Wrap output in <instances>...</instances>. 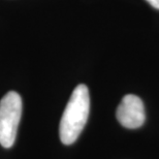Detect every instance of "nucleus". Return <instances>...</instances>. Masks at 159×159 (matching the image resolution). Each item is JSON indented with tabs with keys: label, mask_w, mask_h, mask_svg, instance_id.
<instances>
[{
	"label": "nucleus",
	"mask_w": 159,
	"mask_h": 159,
	"mask_svg": "<svg viewBox=\"0 0 159 159\" xmlns=\"http://www.w3.org/2000/svg\"><path fill=\"white\" fill-rule=\"evenodd\" d=\"M90 113V95L88 87L80 84L72 91L60 121L59 134L64 145L77 141L87 123Z\"/></svg>",
	"instance_id": "f257e3e1"
},
{
	"label": "nucleus",
	"mask_w": 159,
	"mask_h": 159,
	"mask_svg": "<svg viewBox=\"0 0 159 159\" xmlns=\"http://www.w3.org/2000/svg\"><path fill=\"white\" fill-rule=\"evenodd\" d=\"M116 117L119 123L125 128H139L143 126L146 120L144 102L136 95H125L117 109Z\"/></svg>",
	"instance_id": "7ed1b4c3"
},
{
	"label": "nucleus",
	"mask_w": 159,
	"mask_h": 159,
	"mask_svg": "<svg viewBox=\"0 0 159 159\" xmlns=\"http://www.w3.org/2000/svg\"><path fill=\"white\" fill-rule=\"evenodd\" d=\"M146 1L148 3H150L154 8L159 9V0H146Z\"/></svg>",
	"instance_id": "20e7f679"
},
{
	"label": "nucleus",
	"mask_w": 159,
	"mask_h": 159,
	"mask_svg": "<svg viewBox=\"0 0 159 159\" xmlns=\"http://www.w3.org/2000/svg\"><path fill=\"white\" fill-rule=\"evenodd\" d=\"M22 98L16 91L7 92L0 100V145L11 148L15 144L22 116Z\"/></svg>",
	"instance_id": "f03ea898"
}]
</instances>
